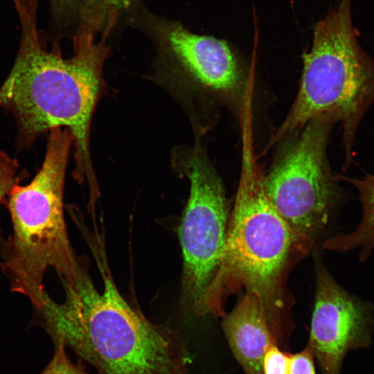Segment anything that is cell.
I'll use <instances>...</instances> for the list:
<instances>
[{"label":"cell","instance_id":"6da1fadb","mask_svg":"<svg viewBox=\"0 0 374 374\" xmlns=\"http://www.w3.org/2000/svg\"><path fill=\"white\" fill-rule=\"evenodd\" d=\"M21 21V40L15 63L0 89V105L15 116L18 147L30 146L42 133L64 127L75 146L73 176L87 181L89 195L98 184L92 166L90 130L103 84L104 62L109 53L107 37L80 26L73 54L64 59L42 44L36 25L35 0H13Z\"/></svg>","mask_w":374,"mask_h":374},{"label":"cell","instance_id":"7a4b0ae2","mask_svg":"<svg viewBox=\"0 0 374 374\" xmlns=\"http://www.w3.org/2000/svg\"><path fill=\"white\" fill-rule=\"evenodd\" d=\"M101 251L95 250L102 292L78 258L75 285H63L64 301L46 292L35 309L54 344L62 342L98 374H190L192 358L181 335L152 322L123 298Z\"/></svg>","mask_w":374,"mask_h":374},{"label":"cell","instance_id":"3957f363","mask_svg":"<svg viewBox=\"0 0 374 374\" xmlns=\"http://www.w3.org/2000/svg\"><path fill=\"white\" fill-rule=\"evenodd\" d=\"M244 136L238 188L211 292V316L223 317L224 298L243 287L258 299L273 339L285 346L293 330L285 276L294 252L306 249L268 197L251 132Z\"/></svg>","mask_w":374,"mask_h":374},{"label":"cell","instance_id":"277c9868","mask_svg":"<svg viewBox=\"0 0 374 374\" xmlns=\"http://www.w3.org/2000/svg\"><path fill=\"white\" fill-rule=\"evenodd\" d=\"M72 143L66 128L50 130L40 170L29 184H15L6 197L12 231L1 245L0 267L11 291L26 296L35 309L46 292L48 269L62 285L75 283L78 258L69 242L63 203Z\"/></svg>","mask_w":374,"mask_h":374},{"label":"cell","instance_id":"5b68a950","mask_svg":"<svg viewBox=\"0 0 374 374\" xmlns=\"http://www.w3.org/2000/svg\"><path fill=\"white\" fill-rule=\"evenodd\" d=\"M358 35L351 0H340L315 24L311 48L302 56L297 95L262 154L312 118L326 116L341 125L344 165L350 166L358 127L374 103V59Z\"/></svg>","mask_w":374,"mask_h":374},{"label":"cell","instance_id":"8992f818","mask_svg":"<svg viewBox=\"0 0 374 374\" xmlns=\"http://www.w3.org/2000/svg\"><path fill=\"white\" fill-rule=\"evenodd\" d=\"M335 123L317 116L283 138L265 174L268 197L306 249L326 229L343 198L327 156Z\"/></svg>","mask_w":374,"mask_h":374},{"label":"cell","instance_id":"52a82bcc","mask_svg":"<svg viewBox=\"0 0 374 374\" xmlns=\"http://www.w3.org/2000/svg\"><path fill=\"white\" fill-rule=\"evenodd\" d=\"M172 165L190 181L179 227L183 253L181 305L189 315L211 316V292L223 257L230 213L222 181L200 141L176 150Z\"/></svg>","mask_w":374,"mask_h":374},{"label":"cell","instance_id":"ba28073f","mask_svg":"<svg viewBox=\"0 0 374 374\" xmlns=\"http://www.w3.org/2000/svg\"><path fill=\"white\" fill-rule=\"evenodd\" d=\"M127 21L154 44L156 79L174 96L183 100L194 91L208 93L238 105L247 114L248 80L226 41L193 33L177 21L154 15L141 2Z\"/></svg>","mask_w":374,"mask_h":374},{"label":"cell","instance_id":"9c48e42d","mask_svg":"<svg viewBox=\"0 0 374 374\" xmlns=\"http://www.w3.org/2000/svg\"><path fill=\"white\" fill-rule=\"evenodd\" d=\"M310 340L322 374H341L351 350L366 348L374 339V305L345 289L319 260Z\"/></svg>","mask_w":374,"mask_h":374},{"label":"cell","instance_id":"30bf717a","mask_svg":"<svg viewBox=\"0 0 374 374\" xmlns=\"http://www.w3.org/2000/svg\"><path fill=\"white\" fill-rule=\"evenodd\" d=\"M222 328L244 374H263L265 350L275 341L257 297L245 293L233 309L224 314Z\"/></svg>","mask_w":374,"mask_h":374},{"label":"cell","instance_id":"8fae6325","mask_svg":"<svg viewBox=\"0 0 374 374\" xmlns=\"http://www.w3.org/2000/svg\"><path fill=\"white\" fill-rule=\"evenodd\" d=\"M339 178L352 184L357 191L362 216L354 231L328 239L323 247L339 252L358 250L359 259L364 262L374 249V175L368 174L360 178L339 175Z\"/></svg>","mask_w":374,"mask_h":374},{"label":"cell","instance_id":"7c38bea8","mask_svg":"<svg viewBox=\"0 0 374 374\" xmlns=\"http://www.w3.org/2000/svg\"><path fill=\"white\" fill-rule=\"evenodd\" d=\"M80 26L108 37L123 19H128L140 0H78Z\"/></svg>","mask_w":374,"mask_h":374},{"label":"cell","instance_id":"4fadbf2b","mask_svg":"<svg viewBox=\"0 0 374 374\" xmlns=\"http://www.w3.org/2000/svg\"><path fill=\"white\" fill-rule=\"evenodd\" d=\"M84 362L78 359L77 363L70 359L62 342L55 344L53 356L39 374H89L87 372Z\"/></svg>","mask_w":374,"mask_h":374},{"label":"cell","instance_id":"5bb4252c","mask_svg":"<svg viewBox=\"0 0 374 374\" xmlns=\"http://www.w3.org/2000/svg\"><path fill=\"white\" fill-rule=\"evenodd\" d=\"M289 354L283 352L275 341L270 342L263 357V374H290Z\"/></svg>","mask_w":374,"mask_h":374},{"label":"cell","instance_id":"9a60e30c","mask_svg":"<svg viewBox=\"0 0 374 374\" xmlns=\"http://www.w3.org/2000/svg\"><path fill=\"white\" fill-rule=\"evenodd\" d=\"M17 161L0 151V204L7 197L12 188L18 184Z\"/></svg>","mask_w":374,"mask_h":374},{"label":"cell","instance_id":"2e32d148","mask_svg":"<svg viewBox=\"0 0 374 374\" xmlns=\"http://www.w3.org/2000/svg\"><path fill=\"white\" fill-rule=\"evenodd\" d=\"M314 357L313 350L309 344L297 353H290V374H316Z\"/></svg>","mask_w":374,"mask_h":374},{"label":"cell","instance_id":"e0dca14e","mask_svg":"<svg viewBox=\"0 0 374 374\" xmlns=\"http://www.w3.org/2000/svg\"><path fill=\"white\" fill-rule=\"evenodd\" d=\"M55 15L70 22L79 19V3L78 0H51Z\"/></svg>","mask_w":374,"mask_h":374}]
</instances>
